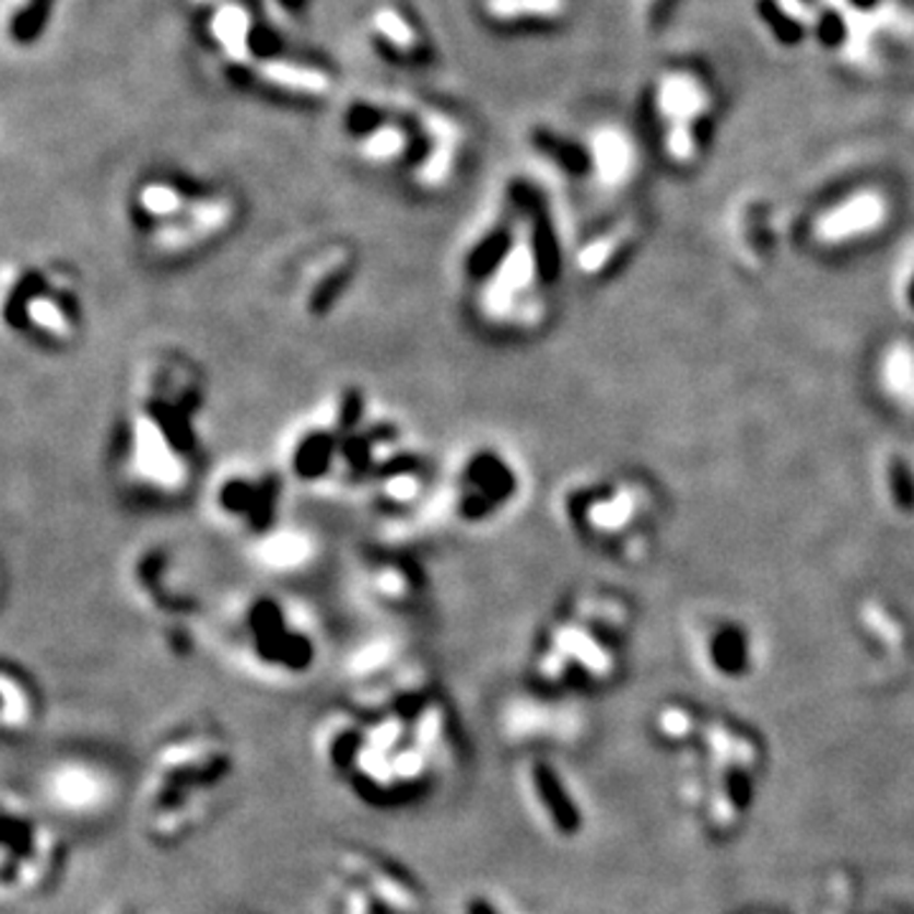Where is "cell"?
Listing matches in <instances>:
<instances>
[{
	"label": "cell",
	"instance_id": "obj_1",
	"mask_svg": "<svg viewBox=\"0 0 914 914\" xmlns=\"http://www.w3.org/2000/svg\"><path fill=\"white\" fill-rule=\"evenodd\" d=\"M278 462L297 491L356 503L384 526L435 511L443 472L412 424L359 384L323 394L297 417Z\"/></svg>",
	"mask_w": 914,
	"mask_h": 914
},
{
	"label": "cell",
	"instance_id": "obj_2",
	"mask_svg": "<svg viewBox=\"0 0 914 914\" xmlns=\"http://www.w3.org/2000/svg\"><path fill=\"white\" fill-rule=\"evenodd\" d=\"M211 384L191 353L148 351L132 368L107 440V470L125 501L173 508L201 491Z\"/></svg>",
	"mask_w": 914,
	"mask_h": 914
},
{
	"label": "cell",
	"instance_id": "obj_3",
	"mask_svg": "<svg viewBox=\"0 0 914 914\" xmlns=\"http://www.w3.org/2000/svg\"><path fill=\"white\" fill-rule=\"evenodd\" d=\"M562 249L547 196L516 178L455 255L453 278L465 320L493 341L531 336L549 318Z\"/></svg>",
	"mask_w": 914,
	"mask_h": 914
},
{
	"label": "cell",
	"instance_id": "obj_4",
	"mask_svg": "<svg viewBox=\"0 0 914 914\" xmlns=\"http://www.w3.org/2000/svg\"><path fill=\"white\" fill-rule=\"evenodd\" d=\"M216 635L236 671L265 686H297L318 671L326 633L318 614L285 589L236 593L219 610Z\"/></svg>",
	"mask_w": 914,
	"mask_h": 914
},
{
	"label": "cell",
	"instance_id": "obj_5",
	"mask_svg": "<svg viewBox=\"0 0 914 914\" xmlns=\"http://www.w3.org/2000/svg\"><path fill=\"white\" fill-rule=\"evenodd\" d=\"M234 764L228 739L203 724L161 739L138 800L140 833L161 848L191 839L222 798Z\"/></svg>",
	"mask_w": 914,
	"mask_h": 914
},
{
	"label": "cell",
	"instance_id": "obj_6",
	"mask_svg": "<svg viewBox=\"0 0 914 914\" xmlns=\"http://www.w3.org/2000/svg\"><path fill=\"white\" fill-rule=\"evenodd\" d=\"M0 323L8 338L31 351L74 349L86 328L82 272L61 259L5 262L0 274Z\"/></svg>",
	"mask_w": 914,
	"mask_h": 914
},
{
	"label": "cell",
	"instance_id": "obj_7",
	"mask_svg": "<svg viewBox=\"0 0 914 914\" xmlns=\"http://www.w3.org/2000/svg\"><path fill=\"white\" fill-rule=\"evenodd\" d=\"M524 483L522 465L506 445L465 443L443 465L435 511L455 529H491L516 508Z\"/></svg>",
	"mask_w": 914,
	"mask_h": 914
},
{
	"label": "cell",
	"instance_id": "obj_8",
	"mask_svg": "<svg viewBox=\"0 0 914 914\" xmlns=\"http://www.w3.org/2000/svg\"><path fill=\"white\" fill-rule=\"evenodd\" d=\"M67 843L49 813L13 787L3 790L0 808V894L21 902L44 894L61 877Z\"/></svg>",
	"mask_w": 914,
	"mask_h": 914
},
{
	"label": "cell",
	"instance_id": "obj_9",
	"mask_svg": "<svg viewBox=\"0 0 914 914\" xmlns=\"http://www.w3.org/2000/svg\"><path fill=\"white\" fill-rule=\"evenodd\" d=\"M290 491L293 483L280 462L234 460L207 478L201 495L211 522L251 547L290 522L285 511V495Z\"/></svg>",
	"mask_w": 914,
	"mask_h": 914
},
{
	"label": "cell",
	"instance_id": "obj_10",
	"mask_svg": "<svg viewBox=\"0 0 914 914\" xmlns=\"http://www.w3.org/2000/svg\"><path fill=\"white\" fill-rule=\"evenodd\" d=\"M34 793L44 813L69 823H94L115 810L122 777L97 754L67 752L36 772Z\"/></svg>",
	"mask_w": 914,
	"mask_h": 914
},
{
	"label": "cell",
	"instance_id": "obj_11",
	"mask_svg": "<svg viewBox=\"0 0 914 914\" xmlns=\"http://www.w3.org/2000/svg\"><path fill=\"white\" fill-rule=\"evenodd\" d=\"M125 585L140 608L168 628H186L201 612L184 549L171 541H145L132 551L125 564Z\"/></svg>",
	"mask_w": 914,
	"mask_h": 914
},
{
	"label": "cell",
	"instance_id": "obj_12",
	"mask_svg": "<svg viewBox=\"0 0 914 914\" xmlns=\"http://www.w3.org/2000/svg\"><path fill=\"white\" fill-rule=\"evenodd\" d=\"M356 585L366 602L384 614L424 612L432 593L430 572L407 549L372 547L361 551Z\"/></svg>",
	"mask_w": 914,
	"mask_h": 914
},
{
	"label": "cell",
	"instance_id": "obj_13",
	"mask_svg": "<svg viewBox=\"0 0 914 914\" xmlns=\"http://www.w3.org/2000/svg\"><path fill=\"white\" fill-rule=\"evenodd\" d=\"M359 251L351 244L336 242L305 255L293 272V303L303 318L328 320L349 303L359 282Z\"/></svg>",
	"mask_w": 914,
	"mask_h": 914
},
{
	"label": "cell",
	"instance_id": "obj_14",
	"mask_svg": "<svg viewBox=\"0 0 914 914\" xmlns=\"http://www.w3.org/2000/svg\"><path fill=\"white\" fill-rule=\"evenodd\" d=\"M333 871L356 879L389 914H422L427 897L407 866L366 846H345L338 851Z\"/></svg>",
	"mask_w": 914,
	"mask_h": 914
},
{
	"label": "cell",
	"instance_id": "obj_15",
	"mask_svg": "<svg viewBox=\"0 0 914 914\" xmlns=\"http://www.w3.org/2000/svg\"><path fill=\"white\" fill-rule=\"evenodd\" d=\"M366 719L351 704L330 708L313 729L315 758L330 775L349 777L366 750Z\"/></svg>",
	"mask_w": 914,
	"mask_h": 914
},
{
	"label": "cell",
	"instance_id": "obj_16",
	"mask_svg": "<svg viewBox=\"0 0 914 914\" xmlns=\"http://www.w3.org/2000/svg\"><path fill=\"white\" fill-rule=\"evenodd\" d=\"M417 653L409 651V643L399 635L384 633L364 637L356 648L349 651V656L343 660V681L349 683V691L364 689V686L389 679L391 673H397Z\"/></svg>",
	"mask_w": 914,
	"mask_h": 914
},
{
	"label": "cell",
	"instance_id": "obj_17",
	"mask_svg": "<svg viewBox=\"0 0 914 914\" xmlns=\"http://www.w3.org/2000/svg\"><path fill=\"white\" fill-rule=\"evenodd\" d=\"M247 551L251 562H255L259 570L285 577V574L305 572L307 566L315 562V556H318V541H315V536L307 531L305 526L295 524L293 518H290L280 529H274L272 534H267L265 539L247 547Z\"/></svg>",
	"mask_w": 914,
	"mask_h": 914
},
{
	"label": "cell",
	"instance_id": "obj_18",
	"mask_svg": "<svg viewBox=\"0 0 914 914\" xmlns=\"http://www.w3.org/2000/svg\"><path fill=\"white\" fill-rule=\"evenodd\" d=\"M524 790L534 802V808L539 810V816L547 821L551 829L564 833L577 831L579 825V810L574 806L572 795L566 793L562 780H559L556 770L547 762H529L524 764Z\"/></svg>",
	"mask_w": 914,
	"mask_h": 914
},
{
	"label": "cell",
	"instance_id": "obj_19",
	"mask_svg": "<svg viewBox=\"0 0 914 914\" xmlns=\"http://www.w3.org/2000/svg\"><path fill=\"white\" fill-rule=\"evenodd\" d=\"M42 719V693L23 668L3 664L0 668V727L5 737H26Z\"/></svg>",
	"mask_w": 914,
	"mask_h": 914
},
{
	"label": "cell",
	"instance_id": "obj_20",
	"mask_svg": "<svg viewBox=\"0 0 914 914\" xmlns=\"http://www.w3.org/2000/svg\"><path fill=\"white\" fill-rule=\"evenodd\" d=\"M207 34L216 49L224 54L228 65L251 67L255 57V21L251 13L236 0H224L214 11H209Z\"/></svg>",
	"mask_w": 914,
	"mask_h": 914
},
{
	"label": "cell",
	"instance_id": "obj_21",
	"mask_svg": "<svg viewBox=\"0 0 914 914\" xmlns=\"http://www.w3.org/2000/svg\"><path fill=\"white\" fill-rule=\"evenodd\" d=\"M368 28H372V36L376 46H382V51L391 59H414L422 54V38L417 34V28L405 19L397 8L382 5L376 8L368 19Z\"/></svg>",
	"mask_w": 914,
	"mask_h": 914
},
{
	"label": "cell",
	"instance_id": "obj_22",
	"mask_svg": "<svg viewBox=\"0 0 914 914\" xmlns=\"http://www.w3.org/2000/svg\"><path fill=\"white\" fill-rule=\"evenodd\" d=\"M255 74L274 90L297 94V97H323L330 92V77L315 67L293 65V61L267 59L255 67Z\"/></svg>",
	"mask_w": 914,
	"mask_h": 914
},
{
	"label": "cell",
	"instance_id": "obj_23",
	"mask_svg": "<svg viewBox=\"0 0 914 914\" xmlns=\"http://www.w3.org/2000/svg\"><path fill=\"white\" fill-rule=\"evenodd\" d=\"M531 145L536 153H541L547 161L572 178H585L595 168V153L579 140L564 138L549 128H536L531 132Z\"/></svg>",
	"mask_w": 914,
	"mask_h": 914
},
{
	"label": "cell",
	"instance_id": "obj_24",
	"mask_svg": "<svg viewBox=\"0 0 914 914\" xmlns=\"http://www.w3.org/2000/svg\"><path fill=\"white\" fill-rule=\"evenodd\" d=\"M326 910L328 914H389L364 884L333 869L328 877Z\"/></svg>",
	"mask_w": 914,
	"mask_h": 914
},
{
	"label": "cell",
	"instance_id": "obj_25",
	"mask_svg": "<svg viewBox=\"0 0 914 914\" xmlns=\"http://www.w3.org/2000/svg\"><path fill=\"white\" fill-rule=\"evenodd\" d=\"M54 0H11L8 8V34L15 44H31L49 21Z\"/></svg>",
	"mask_w": 914,
	"mask_h": 914
},
{
	"label": "cell",
	"instance_id": "obj_26",
	"mask_svg": "<svg viewBox=\"0 0 914 914\" xmlns=\"http://www.w3.org/2000/svg\"><path fill=\"white\" fill-rule=\"evenodd\" d=\"M564 0H485L488 19L499 23L551 21L562 13Z\"/></svg>",
	"mask_w": 914,
	"mask_h": 914
},
{
	"label": "cell",
	"instance_id": "obj_27",
	"mask_svg": "<svg viewBox=\"0 0 914 914\" xmlns=\"http://www.w3.org/2000/svg\"><path fill=\"white\" fill-rule=\"evenodd\" d=\"M754 11H758L762 26L770 31L772 38L780 46L795 49L806 42V28L780 0H754Z\"/></svg>",
	"mask_w": 914,
	"mask_h": 914
},
{
	"label": "cell",
	"instance_id": "obj_28",
	"mask_svg": "<svg viewBox=\"0 0 914 914\" xmlns=\"http://www.w3.org/2000/svg\"><path fill=\"white\" fill-rule=\"evenodd\" d=\"M816 38L823 49H829V51L841 49L848 38V26H846V21H843V15L839 11H833V8H825L816 21Z\"/></svg>",
	"mask_w": 914,
	"mask_h": 914
},
{
	"label": "cell",
	"instance_id": "obj_29",
	"mask_svg": "<svg viewBox=\"0 0 914 914\" xmlns=\"http://www.w3.org/2000/svg\"><path fill=\"white\" fill-rule=\"evenodd\" d=\"M457 914H503L499 904H495L491 897H483V894H470L465 897L460 902V907H457Z\"/></svg>",
	"mask_w": 914,
	"mask_h": 914
},
{
	"label": "cell",
	"instance_id": "obj_30",
	"mask_svg": "<svg viewBox=\"0 0 914 914\" xmlns=\"http://www.w3.org/2000/svg\"><path fill=\"white\" fill-rule=\"evenodd\" d=\"M681 0H651L648 5V26L651 28H660L666 26L668 19L676 13V8H679Z\"/></svg>",
	"mask_w": 914,
	"mask_h": 914
},
{
	"label": "cell",
	"instance_id": "obj_31",
	"mask_svg": "<svg viewBox=\"0 0 914 914\" xmlns=\"http://www.w3.org/2000/svg\"><path fill=\"white\" fill-rule=\"evenodd\" d=\"M851 8H856V11H874V8L881 5V0H848Z\"/></svg>",
	"mask_w": 914,
	"mask_h": 914
},
{
	"label": "cell",
	"instance_id": "obj_32",
	"mask_svg": "<svg viewBox=\"0 0 914 914\" xmlns=\"http://www.w3.org/2000/svg\"><path fill=\"white\" fill-rule=\"evenodd\" d=\"M107 914H132L130 910H115V912H107Z\"/></svg>",
	"mask_w": 914,
	"mask_h": 914
}]
</instances>
